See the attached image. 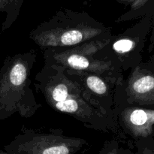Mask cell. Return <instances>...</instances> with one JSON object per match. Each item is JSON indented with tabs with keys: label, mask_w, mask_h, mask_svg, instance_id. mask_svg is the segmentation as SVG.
<instances>
[{
	"label": "cell",
	"mask_w": 154,
	"mask_h": 154,
	"mask_svg": "<svg viewBox=\"0 0 154 154\" xmlns=\"http://www.w3.org/2000/svg\"><path fill=\"white\" fill-rule=\"evenodd\" d=\"M145 63V65L149 68V69H151V70L154 72V54L147 63Z\"/></svg>",
	"instance_id": "obj_14"
},
{
	"label": "cell",
	"mask_w": 154,
	"mask_h": 154,
	"mask_svg": "<svg viewBox=\"0 0 154 154\" xmlns=\"http://www.w3.org/2000/svg\"><path fill=\"white\" fill-rule=\"evenodd\" d=\"M117 122L123 135H129L135 141L154 136V108H120Z\"/></svg>",
	"instance_id": "obj_9"
},
{
	"label": "cell",
	"mask_w": 154,
	"mask_h": 154,
	"mask_svg": "<svg viewBox=\"0 0 154 154\" xmlns=\"http://www.w3.org/2000/svg\"><path fill=\"white\" fill-rule=\"evenodd\" d=\"M112 34L111 29L85 12L60 11L42 22L29 34V38L43 51L67 48Z\"/></svg>",
	"instance_id": "obj_3"
},
{
	"label": "cell",
	"mask_w": 154,
	"mask_h": 154,
	"mask_svg": "<svg viewBox=\"0 0 154 154\" xmlns=\"http://www.w3.org/2000/svg\"><path fill=\"white\" fill-rule=\"evenodd\" d=\"M36 58V51L30 50L5 59L0 69V120L16 114L30 118L42 107L31 88Z\"/></svg>",
	"instance_id": "obj_2"
},
{
	"label": "cell",
	"mask_w": 154,
	"mask_h": 154,
	"mask_svg": "<svg viewBox=\"0 0 154 154\" xmlns=\"http://www.w3.org/2000/svg\"><path fill=\"white\" fill-rule=\"evenodd\" d=\"M87 144L84 138L66 135L62 129L42 131L23 126L3 148L13 154H76Z\"/></svg>",
	"instance_id": "obj_5"
},
{
	"label": "cell",
	"mask_w": 154,
	"mask_h": 154,
	"mask_svg": "<svg viewBox=\"0 0 154 154\" xmlns=\"http://www.w3.org/2000/svg\"><path fill=\"white\" fill-rule=\"evenodd\" d=\"M120 147L118 139L117 138H113L104 143L98 154H119Z\"/></svg>",
	"instance_id": "obj_12"
},
{
	"label": "cell",
	"mask_w": 154,
	"mask_h": 154,
	"mask_svg": "<svg viewBox=\"0 0 154 154\" xmlns=\"http://www.w3.org/2000/svg\"><path fill=\"white\" fill-rule=\"evenodd\" d=\"M119 154H135V153H133V152H132L129 149H124L123 147H120Z\"/></svg>",
	"instance_id": "obj_15"
},
{
	"label": "cell",
	"mask_w": 154,
	"mask_h": 154,
	"mask_svg": "<svg viewBox=\"0 0 154 154\" xmlns=\"http://www.w3.org/2000/svg\"><path fill=\"white\" fill-rule=\"evenodd\" d=\"M24 0H0V12L6 14L5 19L2 26V31L8 29L19 16L21 6Z\"/></svg>",
	"instance_id": "obj_10"
},
{
	"label": "cell",
	"mask_w": 154,
	"mask_h": 154,
	"mask_svg": "<svg viewBox=\"0 0 154 154\" xmlns=\"http://www.w3.org/2000/svg\"><path fill=\"white\" fill-rule=\"evenodd\" d=\"M117 111L125 107H154V72L142 63L116 88Z\"/></svg>",
	"instance_id": "obj_7"
},
{
	"label": "cell",
	"mask_w": 154,
	"mask_h": 154,
	"mask_svg": "<svg viewBox=\"0 0 154 154\" xmlns=\"http://www.w3.org/2000/svg\"><path fill=\"white\" fill-rule=\"evenodd\" d=\"M150 30V23L144 20L123 32L112 34L96 55L120 67L123 73L132 70L143 63V51Z\"/></svg>",
	"instance_id": "obj_6"
},
{
	"label": "cell",
	"mask_w": 154,
	"mask_h": 154,
	"mask_svg": "<svg viewBox=\"0 0 154 154\" xmlns=\"http://www.w3.org/2000/svg\"><path fill=\"white\" fill-rule=\"evenodd\" d=\"M0 154H13V153H8V152L5 151L4 150H1V149H0Z\"/></svg>",
	"instance_id": "obj_17"
},
{
	"label": "cell",
	"mask_w": 154,
	"mask_h": 154,
	"mask_svg": "<svg viewBox=\"0 0 154 154\" xmlns=\"http://www.w3.org/2000/svg\"><path fill=\"white\" fill-rule=\"evenodd\" d=\"M117 1L120 2H126V3H133L135 0H117Z\"/></svg>",
	"instance_id": "obj_16"
},
{
	"label": "cell",
	"mask_w": 154,
	"mask_h": 154,
	"mask_svg": "<svg viewBox=\"0 0 154 154\" xmlns=\"http://www.w3.org/2000/svg\"><path fill=\"white\" fill-rule=\"evenodd\" d=\"M63 69L81 84L89 97L106 115L117 121L116 105V88L117 85L96 74Z\"/></svg>",
	"instance_id": "obj_8"
},
{
	"label": "cell",
	"mask_w": 154,
	"mask_h": 154,
	"mask_svg": "<svg viewBox=\"0 0 154 154\" xmlns=\"http://www.w3.org/2000/svg\"><path fill=\"white\" fill-rule=\"evenodd\" d=\"M135 154H154V136L135 141Z\"/></svg>",
	"instance_id": "obj_11"
},
{
	"label": "cell",
	"mask_w": 154,
	"mask_h": 154,
	"mask_svg": "<svg viewBox=\"0 0 154 154\" xmlns=\"http://www.w3.org/2000/svg\"><path fill=\"white\" fill-rule=\"evenodd\" d=\"M148 0H135L131 5V11H137L142 8Z\"/></svg>",
	"instance_id": "obj_13"
},
{
	"label": "cell",
	"mask_w": 154,
	"mask_h": 154,
	"mask_svg": "<svg viewBox=\"0 0 154 154\" xmlns=\"http://www.w3.org/2000/svg\"><path fill=\"white\" fill-rule=\"evenodd\" d=\"M34 86L52 109L74 117L88 129L123 135L117 120L106 115L62 68L45 64L35 75Z\"/></svg>",
	"instance_id": "obj_1"
},
{
	"label": "cell",
	"mask_w": 154,
	"mask_h": 154,
	"mask_svg": "<svg viewBox=\"0 0 154 154\" xmlns=\"http://www.w3.org/2000/svg\"><path fill=\"white\" fill-rule=\"evenodd\" d=\"M111 35L71 48L43 50L45 64L58 66L72 72L94 73L116 85H121L125 81L121 69L111 62L96 56V53L108 42Z\"/></svg>",
	"instance_id": "obj_4"
}]
</instances>
